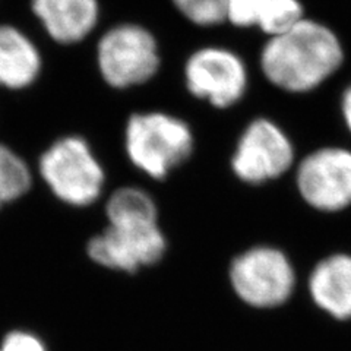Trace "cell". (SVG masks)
<instances>
[{
    "mask_svg": "<svg viewBox=\"0 0 351 351\" xmlns=\"http://www.w3.org/2000/svg\"><path fill=\"white\" fill-rule=\"evenodd\" d=\"M343 60V46L335 32L307 18L269 37L261 51L263 75L289 93L315 90L339 69Z\"/></svg>",
    "mask_w": 351,
    "mask_h": 351,
    "instance_id": "cell-1",
    "label": "cell"
},
{
    "mask_svg": "<svg viewBox=\"0 0 351 351\" xmlns=\"http://www.w3.org/2000/svg\"><path fill=\"white\" fill-rule=\"evenodd\" d=\"M126 152L135 166L154 179H164L193 149L188 123L166 113L134 114L126 126Z\"/></svg>",
    "mask_w": 351,
    "mask_h": 351,
    "instance_id": "cell-2",
    "label": "cell"
},
{
    "mask_svg": "<svg viewBox=\"0 0 351 351\" xmlns=\"http://www.w3.org/2000/svg\"><path fill=\"white\" fill-rule=\"evenodd\" d=\"M40 171L60 201L73 206L95 202L104 186V171L80 136L63 138L43 154Z\"/></svg>",
    "mask_w": 351,
    "mask_h": 351,
    "instance_id": "cell-3",
    "label": "cell"
},
{
    "mask_svg": "<svg viewBox=\"0 0 351 351\" xmlns=\"http://www.w3.org/2000/svg\"><path fill=\"white\" fill-rule=\"evenodd\" d=\"M97 62L104 81L113 88L145 84L160 68L158 44L144 27L116 25L98 41Z\"/></svg>",
    "mask_w": 351,
    "mask_h": 351,
    "instance_id": "cell-4",
    "label": "cell"
},
{
    "mask_svg": "<svg viewBox=\"0 0 351 351\" xmlns=\"http://www.w3.org/2000/svg\"><path fill=\"white\" fill-rule=\"evenodd\" d=\"M230 281L246 304L271 309L291 298L295 272L281 250L261 246L246 250L232 262Z\"/></svg>",
    "mask_w": 351,
    "mask_h": 351,
    "instance_id": "cell-5",
    "label": "cell"
},
{
    "mask_svg": "<svg viewBox=\"0 0 351 351\" xmlns=\"http://www.w3.org/2000/svg\"><path fill=\"white\" fill-rule=\"evenodd\" d=\"M302 199L316 211L339 213L351 206V151L325 147L311 152L298 167Z\"/></svg>",
    "mask_w": 351,
    "mask_h": 351,
    "instance_id": "cell-6",
    "label": "cell"
},
{
    "mask_svg": "<svg viewBox=\"0 0 351 351\" xmlns=\"http://www.w3.org/2000/svg\"><path fill=\"white\" fill-rule=\"evenodd\" d=\"M88 256L108 269L135 272L158 262L166 252L157 223H110L88 243Z\"/></svg>",
    "mask_w": 351,
    "mask_h": 351,
    "instance_id": "cell-7",
    "label": "cell"
},
{
    "mask_svg": "<svg viewBox=\"0 0 351 351\" xmlns=\"http://www.w3.org/2000/svg\"><path fill=\"white\" fill-rule=\"evenodd\" d=\"M294 161V148L289 136L268 119L252 122L239 144L232 161L240 180L261 184L280 178Z\"/></svg>",
    "mask_w": 351,
    "mask_h": 351,
    "instance_id": "cell-8",
    "label": "cell"
},
{
    "mask_svg": "<svg viewBox=\"0 0 351 351\" xmlns=\"http://www.w3.org/2000/svg\"><path fill=\"white\" fill-rule=\"evenodd\" d=\"M186 85L189 91L226 108L236 104L246 93L247 71L236 53L223 47L196 50L186 62Z\"/></svg>",
    "mask_w": 351,
    "mask_h": 351,
    "instance_id": "cell-9",
    "label": "cell"
},
{
    "mask_svg": "<svg viewBox=\"0 0 351 351\" xmlns=\"http://www.w3.org/2000/svg\"><path fill=\"white\" fill-rule=\"evenodd\" d=\"M311 299L335 321H351V254L324 258L307 281Z\"/></svg>",
    "mask_w": 351,
    "mask_h": 351,
    "instance_id": "cell-10",
    "label": "cell"
},
{
    "mask_svg": "<svg viewBox=\"0 0 351 351\" xmlns=\"http://www.w3.org/2000/svg\"><path fill=\"white\" fill-rule=\"evenodd\" d=\"M32 10L49 36L62 44L84 40L100 14L97 0H32Z\"/></svg>",
    "mask_w": 351,
    "mask_h": 351,
    "instance_id": "cell-11",
    "label": "cell"
},
{
    "mask_svg": "<svg viewBox=\"0 0 351 351\" xmlns=\"http://www.w3.org/2000/svg\"><path fill=\"white\" fill-rule=\"evenodd\" d=\"M41 58L37 47L22 32L0 25V85L21 90L37 80Z\"/></svg>",
    "mask_w": 351,
    "mask_h": 351,
    "instance_id": "cell-12",
    "label": "cell"
},
{
    "mask_svg": "<svg viewBox=\"0 0 351 351\" xmlns=\"http://www.w3.org/2000/svg\"><path fill=\"white\" fill-rule=\"evenodd\" d=\"M110 223H157V206L152 197L138 188L116 191L107 202Z\"/></svg>",
    "mask_w": 351,
    "mask_h": 351,
    "instance_id": "cell-13",
    "label": "cell"
},
{
    "mask_svg": "<svg viewBox=\"0 0 351 351\" xmlns=\"http://www.w3.org/2000/svg\"><path fill=\"white\" fill-rule=\"evenodd\" d=\"M31 186L27 164L15 152L0 145V206L18 199Z\"/></svg>",
    "mask_w": 351,
    "mask_h": 351,
    "instance_id": "cell-14",
    "label": "cell"
},
{
    "mask_svg": "<svg viewBox=\"0 0 351 351\" xmlns=\"http://www.w3.org/2000/svg\"><path fill=\"white\" fill-rule=\"evenodd\" d=\"M303 18V6L299 0H265L258 27L269 37H274L290 29Z\"/></svg>",
    "mask_w": 351,
    "mask_h": 351,
    "instance_id": "cell-15",
    "label": "cell"
},
{
    "mask_svg": "<svg viewBox=\"0 0 351 351\" xmlns=\"http://www.w3.org/2000/svg\"><path fill=\"white\" fill-rule=\"evenodd\" d=\"M179 12L201 27L218 25L226 21L228 0H171Z\"/></svg>",
    "mask_w": 351,
    "mask_h": 351,
    "instance_id": "cell-16",
    "label": "cell"
},
{
    "mask_svg": "<svg viewBox=\"0 0 351 351\" xmlns=\"http://www.w3.org/2000/svg\"><path fill=\"white\" fill-rule=\"evenodd\" d=\"M263 2L265 0H228L226 21L240 28L258 27Z\"/></svg>",
    "mask_w": 351,
    "mask_h": 351,
    "instance_id": "cell-17",
    "label": "cell"
},
{
    "mask_svg": "<svg viewBox=\"0 0 351 351\" xmlns=\"http://www.w3.org/2000/svg\"><path fill=\"white\" fill-rule=\"evenodd\" d=\"M0 351H47V348L36 335L15 331L5 338Z\"/></svg>",
    "mask_w": 351,
    "mask_h": 351,
    "instance_id": "cell-18",
    "label": "cell"
},
{
    "mask_svg": "<svg viewBox=\"0 0 351 351\" xmlns=\"http://www.w3.org/2000/svg\"><path fill=\"white\" fill-rule=\"evenodd\" d=\"M341 114L344 123L351 134V85L344 91L341 98Z\"/></svg>",
    "mask_w": 351,
    "mask_h": 351,
    "instance_id": "cell-19",
    "label": "cell"
}]
</instances>
